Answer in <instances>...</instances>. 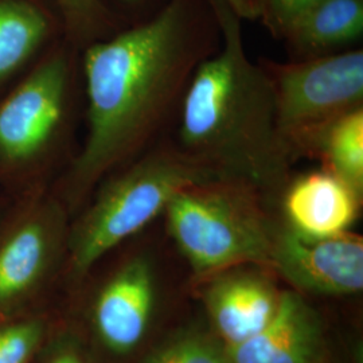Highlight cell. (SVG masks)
Instances as JSON below:
<instances>
[{
  "mask_svg": "<svg viewBox=\"0 0 363 363\" xmlns=\"http://www.w3.org/2000/svg\"><path fill=\"white\" fill-rule=\"evenodd\" d=\"M280 138L292 159L307 156L319 132L362 108L363 52L316 55L291 64L269 62Z\"/></svg>",
  "mask_w": 363,
  "mask_h": 363,
  "instance_id": "obj_6",
  "label": "cell"
},
{
  "mask_svg": "<svg viewBox=\"0 0 363 363\" xmlns=\"http://www.w3.org/2000/svg\"><path fill=\"white\" fill-rule=\"evenodd\" d=\"M220 179L179 148L143 152L111 172L93 190L88 206L69 223L65 262L81 277L151 220L183 189Z\"/></svg>",
  "mask_w": 363,
  "mask_h": 363,
  "instance_id": "obj_4",
  "label": "cell"
},
{
  "mask_svg": "<svg viewBox=\"0 0 363 363\" xmlns=\"http://www.w3.org/2000/svg\"><path fill=\"white\" fill-rule=\"evenodd\" d=\"M238 18L256 19L262 16L265 0H222Z\"/></svg>",
  "mask_w": 363,
  "mask_h": 363,
  "instance_id": "obj_20",
  "label": "cell"
},
{
  "mask_svg": "<svg viewBox=\"0 0 363 363\" xmlns=\"http://www.w3.org/2000/svg\"><path fill=\"white\" fill-rule=\"evenodd\" d=\"M242 182L213 179L183 189L166 208L169 234L196 274L269 264L273 230Z\"/></svg>",
  "mask_w": 363,
  "mask_h": 363,
  "instance_id": "obj_5",
  "label": "cell"
},
{
  "mask_svg": "<svg viewBox=\"0 0 363 363\" xmlns=\"http://www.w3.org/2000/svg\"><path fill=\"white\" fill-rule=\"evenodd\" d=\"M52 3L61 16L66 40L79 52L116 33V16L105 0H52Z\"/></svg>",
  "mask_w": 363,
  "mask_h": 363,
  "instance_id": "obj_16",
  "label": "cell"
},
{
  "mask_svg": "<svg viewBox=\"0 0 363 363\" xmlns=\"http://www.w3.org/2000/svg\"><path fill=\"white\" fill-rule=\"evenodd\" d=\"M222 49L201 62L182 100V152L220 179L277 189L294 162L277 130L271 81L247 58L240 18L214 0Z\"/></svg>",
  "mask_w": 363,
  "mask_h": 363,
  "instance_id": "obj_2",
  "label": "cell"
},
{
  "mask_svg": "<svg viewBox=\"0 0 363 363\" xmlns=\"http://www.w3.org/2000/svg\"><path fill=\"white\" fill-rule=\"evenodd\" d=\"M361 196L327 169L304 174L289 184L284 195L288 226L310 237L345 233L357 220Z\"/></svg>",
  "mask_w": 363,
  "mask_h": 363,
  "instance_id": "obj_12",
  "label": "cell"
},
{
  "mask_svg": "<svg viewBox=\"0 0 363 363\" xmlns=\"http://www.w3.org/2000/svg\"><path fill=\"white\" fill-rule=\"evenodd\" d=\"M362 0H318L288 27L284 37L298 52L319 54L361 37Z\"/></svg>",
  "mask_w": 363,
  "mask_h": 363,
  "instance_id": "obj_14",
  "label": "cell"
},
{
  "mask_svg": "<svg viewBox=\"0 0 363 363\" xmlns=\"http://www.w3.org/2000/svg\"><path fill=\"white\" fill-rule=\"evenodd\" d=\"M81 84V52L64 38L0 96V193L50 189L65 171Z\"/></svg>",
  "mask_w": 363,
  "mask_h": 363,
  "instance_id": "obj_3",
  "label": "cell"
},
{
  "mask_svg": "<svg viewBox=\"0 0 363 363\" xmlns=\"http://www.w3.org/2000/svg\"><path fill=\"white\" fill-rule=\"evenodd\" d=\"M226 349L232 363H320L325 350L323 325L300 295L284 292L264 330Z\"/></svg>",
  "mask_w": 363,
  "mask_h": 363,
  "instance_id": "obj_10",
  "label": "cell"
},
{
  "mask_svg": "<svg viewBox=\"0 0 363 363\" xmlns=\"http://www.w3.org/2000/svg\"><path fill=\"white\" fill-rule=\"evenodd\" d=\"M45 334V322L35 316L0 318V363H30Z\"/></svg>",
  "mask_w": 363,
  "mask_h": 363,
  "instance_id": "obj_17",
  "label": "cell"
},
{
  "mask_svg": "<svg viewBox=\"0 0 363 363\" xmlns=\"http://www.w3.org/2000/svg\"><path fill=\"white\" fill-rule=\"evenodd\" d=\"M307 156L320 160L330 171L351 187L363 193V109L339 117L312 142Z\"/></svg>",
  "mask_w": 363,
  "mask_h": 363,
  "instance_id": "obj_15",
  "label": "cell"
},
{
  "mask_svg": "<svg viewBox=\"0 0 363 363\" xmlns=\"http://www.w3.org/2000/svg\"><path fill=\"white\" fill-rule=\"evenodd\" d=\"M186 6L81 50L86 135L50 190L69 214L111 172L142 155L196 67Z\"/></svg>",
  "mask_w": 363,
  "mask_h": 363,
  "instance_id": "obj_1",
  "label": "cell"
},
{
  "mask_svg": "<svg viewBox=\"0 0 363 363\" xmlns=\"http://www.w3.org/2000/svg\"><path fill=\"white\" fill-rule=\"evenodd\" d=\"M151 264L135 257L118 268L96 300L93 323L105 347L127 354L143 339L155 300Z\"/></svg>",
  "mask_w": 363,
  "mask_h": 363,
  "instance_id": "obj_9",
  "label": "cell"
},
{
  "mask_svg": "<svg viewBox=\"0 0 363 363\" xmlns=\"http://www.w3.org/2000/svg\"><path fill=\"white\" fill-rule=\"evenodd\" d=\"M67 217L50 189L13 199L0 223V318L33 296L65 257Z\"/></svg>",
  "mask_w": 363,
  "mask_h": 363,
  "instance_id": "obj_7",
  "label": "cell"
},
{
  "mask_svg": "<svg viewBox=\"0 0 363 363\" xmlns=\"http://www.w3.org/2000/svg\"><path fill=\"white\" fill-rule=\"evenodd\" d=\"M147 363H232L228 349L205 335H189L169 343Z\"/></svg>",
  "mask_w": 363,
  "mask_h": 363,
  "instance_id": "obj_18",
  "label": "cell"
},
{
  "mask_svg": "<svg viewBox=\"0 0 363 363\" xmlns=\"http://www.w3.org/2000/svg\"><path fill=\"white\" fill-rule=\"evenodd\" d=\"M269 264L289 284L310 294L362 291L363 240L357 234L310 237L286 226L273 232Z\"/></svg>",
  "mask_w": 363,
  "mask_h": 363,
  "instance_id": "obj_8",
  "label": "cell"
},
{
  "mask_svg": "<svg viewBox=\"0 0 363 363\" xmlns=\"http://www.w3.org/2000/svg\"><path fill=\"white\" fill-rule=\"evenodd\" d=\"M11 202H13V198L0 193V223H1V220L4 218L6 213L9 211V208L11 206Z\"/></svg>",
  "mask_w": 363,
  "mask_h": 363,
  "instance_id": "obj_22",
  "label": "cell"
},
{
  "mask_svg": "<svg viewBox=\"0 0 363 363\" xmlns=\"http://www.w3.org/2000/svg\"><path fill=\"white\" fill-rule=\"evenodd\" d=\"M64 38L52 0H0V96Z\"/></svg>",
  "mask_w": 363,
  "mask_h": 363,
  "instance_id": "obj_11",
  "label": "cell"
},
{
  "mask_svg": "<svg viewBox=\"0 0 363 363\" xmlns=\"http://www.w3.org/2000/svg\"><path fill=\"white\" fill-rule=\"evenodd\" d=\"M120 3H123V4H128V6H130V4H135V3H138L139 0H118Z\"/></svg>",
  "mask_w": 363,
  "mask_h": 363,
  "instance_id": "obj_23",
  "label": "cell"
},
{
  "mask_svg": "<svg viewBox=\"0 0 363 363\" xmlns=\"http://www.w3.org/2000/svg\"><path fill=\"white\" fill-rule=\"evenodd\" d=\"M318 0H265L262 16L274 33L284 35L292 22Z\"/></svg>",
  "mask_w": 363,
  "mask_h": 363,
  "instance_id": "obj_19",
  "label": "cell"
},
{
  "mask_svg": "<svg viewBox=\"0 0 363 363\" xmlns=\"http://www.w3.org/2000/svg\"><path fill=\"white\" fill-rule=\"evenodd\" d=\"M280 295L271 283L255 273L226 274L206 294L210 319L226 347L255 337L272 320Z\"/></svg>",
  "mask_w": 363,
  "mask_h": 363,
  "instance_id": "obj_13",
  "label": "cell"
},
{
  "mask_svg": "<svg viewBox=\"0 0 363 363\" xmlns=\"http://www.w3.org/2000/svg\"><path fill=\"white\" fill-rule=\"evenodd\" d=\"M48 363H84L77 355L72 354V352H60L57 355H54L52 359Z\"/></svg>",
  "mask_w": 363,
  "mask_h": 363,
  "instance_id": "obj_21",
  "label": "cell"
}]
</instances>
